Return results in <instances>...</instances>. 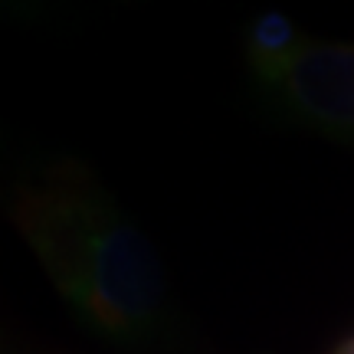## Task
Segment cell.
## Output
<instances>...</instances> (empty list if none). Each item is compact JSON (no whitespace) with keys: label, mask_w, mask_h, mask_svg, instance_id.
I'll use <instances>...</instances> for the list:
<instances>
[{"label":"cell","mask_w":354,"mask_h":354,"mask_svg":"<svg viewBox=\"0 0 354 354\" xmlns=\"http://www.w3.org/2000/svg\"><path fill=\"white\" fill-rule=\"evenodd\" d=\"M17 214L82 315L115 335L151 328L165 302L161 266L99 190L59 180L26 194Z\"/></svg>","instance_id":"obj_1"},{"label":"cell","mask_w":354,"mask_h":354,"mask_svg":"<svg viewBox=\"0 0 354 354\" xmlns=\"http://www.w3.org/2000/svg\"><path fill=\"white\" fill-rule=\"evenodd\" d=\"M269 95L305 128L354 145V43L308 39Z\"/></svg>","instance_id":"obj_2"},{"label":"cell","mask_w":354,"mask_h":354,"mask_svg":"<svg viewBox=\"0 0 354 354\" xmlns=\"http://www.w3.org/2000/svg\"><path fill=\"white\" fill-rule=\"evenodd\" d=\"M308 43L299 24L292 20L289 13L282 10H263L256 13L250 26H246V63L250 73L266 92H272L276 82L286 76V69L292 66V59L302 53V46Z\"/></svg>","instance_id":"obj_3"},{"label":"cell","mask_w":354,"mask_h":354,"mask_svg":"<svg viewBox=\"0 0 354 354\" xmlns=\"http://www.w3.org/2000/svg\"><path fill=\"white\" fill-rule=\"evenodd\" d=\"M335 354H354V338H348V342L338 344V348H335Z\"/></svg>","instance_id":"obj_4"}]
</instances>
